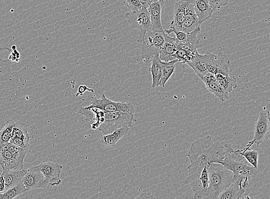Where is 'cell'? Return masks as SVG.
I'll use <instances>...</instances> for the list:
<instances>
[{"label":"cell","instance_id":"cell-1","mask_svg":"<svg viewBox=\"0 0 270 199\" xmlns=\"http://www.w3.org/2000/svg\"><path fill=\"white\" fill-rule=\"evenodd\" d=\"M226 156L224 145L214 142L212 137L206 135L192 143L188 155L190 165L188 167V181L200 177L203 168L212 163H219Z\"/></svg>","mask_w":270,"mask_h":199},{"label":"cell","instance_id":"cell-26","mask_svg":"<svg viewBox=\"0 0 270 199\" xmlns=\"http://www.w3.org/2000/svg\"><path fill=\"white\" fill-rule=\"evenodd\" d=\"M238 154L244 157V158L246 160L248 163L253 166L256 169H258L259 153L255 150H251L250 149H238L235 151Z\"/></svg>","mask_w":270,"mask_h":199},{"label":"cell","instance_id":"cell-13","mask_svg":"<svg viewBox=\"0 0 270 199\" xmlns=\"http://www.w3.org/2000/svg\"><path fill=\"white\" fill-rule=\"evenodd\" d=\"M202 81L204 83L206 89L210 93L215 95L217 99L224 102L230 99V94H228L217 81L215 75L208 72L203 76Z\"/></svg>","mask_w":270,"mask_h":199},{"label":"cell","instance_id":"cell-9","mask_svg":"<svg viewBox=\"0 0 270 199\" xmlns=\"http://www.w3.org/2000/svg\"><path fill=\"white\" fill-rule=\"evenodd\" d=\"M269 132V121L268 113H262L259 114L256 122L254 129V135L252 140L249 142L245 149H250L254 144L259 148L266 138H268Z\"/></svg>","mask_w":270,"mask_h":199},{"label":"cell","instance_id":"cell-7","mask_svg":"<svg viewBox=\"0 0 270 199\" xmlns=\"http://www.w3.org/2000/svg\"><path fill=\"white\" fill-rule=\"evenodd\" d=\"M86 109L96 107L98 109L108 112H125L134 114L135 109L134 105L131 103H124L114 102L107 99L103 94L100 99H94L91 102L90 105L85 107Z\"/></svg>","mask_w":270,"mask_h":199},{"label":"cell","instance_id":"cell-6","mask_svg":"<svg viewBox=\"0 0 270 199\" xmlns=\"http://www.w3.org/2000/svg\"><path fill=\"white\" fill-rule=\"evenodd\" d=\"M125 18L132 29L140 30L139 43L145 39L146 34L148 31L153 30L148 9L142 8L136 12L126 13Z\"/></svg>","mask_w":270,"mask_h":199},{"label":"cell","instance_id":"cell-38","mask_svg":"<svg viewBox=\"0 0 270 199\" xmlns=\"http://www.w3.org/2000/svg\"><path fill=\"white\" fill-rule=\"evenodd\" d=\"M5 190V181L2 174L0 175V193H3Z\"/></svg>","mask_w":270,"mask_h":199},{"label":"cell","instance_id":"cell-16","mask_svg":"<svg viewBox=\"0 0 270 199\" xmlns=\"http://www.w3.org/2000/svg\"><path fill=\"white\" fill-rule=\"evenodd\" d=\"M199 27H201V25L198 17L195 12L193 5L187 1L185 19L182 31L185 33H191Z\"/></svg>","mask_w":270,"mask_h":199},{"label":"cell","instance_id":"cell-15","mask_svg":"<svg viewBox=\"0 0 270 199\" xmlns=\"http://www.w3.org/2000/svg\"><path fill=\"white\" fill-rule=\"evenodd\" d=\"M187 0H180L174 6L173 20L170 23V29L182 30L186 16Z\"/></svg>","mask_w":270,"mask_h":199},{"label":"cell","instance_id":"cell-21","mask_svg":"<svg viewBox=\"0 0 270 199\" xmlns=\"http://www.w3.org/2000/svg\"><path fill=\"white\" fill-rule=\"evenodd\" d=\"M152 65L149 68V71L152 73L153 88L159 86V83L162 75L164 62L161 61L159 56H155L152 61Z\"/></svg>","mask_w":270,"mask_h":199},{"label":"cell","instance_id":"cell-14","mask_svg":"<svg viewBox=\"0 0 270 199\" xmlns=\"http://www.w3.org/2000/svg\"><path fill=\"white\" fill-rule=\"evenodd\" d=\"M192 3L196 15H197L200 25L212 17L215 12L208 0H187Z\"/></svg>","mask_w":270,"mask_h":199},{"label":"cell","instance_id":"cell-30","mask_svg":"<svg viewBox=\"0 0 270 199\" xmlns=\"http://www.w3.org/2000/svg\"><path fill=\"white\" fill-rule=\"evenodd\" d=\"M17 137L19 138H30L28 132V125L20 122H15L14 125L11 138Z\"/></svg>","mask_w":270,"mask_h":199},{"label":"cell","instance_id":"cell-20","mask_svg":"<svg viewBox=\"0 0 270 199\" xmlns=\"http://www.w3.org/2000/svg\"><path fill=\"white\" fill-rule=\"evenodd\" d=\"M27 172L26 169L3 170L2 174L5 181V192L22 182Z\"/></svg>","mask_w":270,"mask_h":199},{"label":"cell","instance_id":"cell-11","mask_svg":"<svg viewBox=\"0 0 270 199\" xmlns=\"http://www.w3.org/2000/svg\"><path fill=\"white\" fill-rule=\"evenodd\" d=\"M0 165L3 170H22L24 161L17 158L4 145L0 144Z\"/></svg>","mask_w":270,"mask_h":199},{"label":"cell","instance_id":"cell-17","mask_svg":"<svg viewBox=\"0 0 270 199\" xmlns=\"http://www.w3.org/2000/svg\"><path fill=\"white\" fill-rule=\"evenodd\" d=\"M208 54L206 52L204 55L198 53L196 55L193 60L188 63L187 65L193 69L195 74L201 80L203 76L208 74Z\"/></svg>","mask_w":270,"mask_h":199},{"label":"cell","instance_id":"cell-29","mask_svg":"<svg viewBox=\"0 0 270 199\" xmlns=\"http://www.w3.org/2000/svg\"><path fill=\"white\" fill-rule=\"evenodd\" d=\"M198 53L197 50L191 51L183 50H178L174 55L175 59H177L178 62L183 64H187L188 63L193 60L196 55Z\"/></svg>","mask_w":270,"mask_h":199},{"label":"cell","instance_id":"cell-22","mask_svg":"<svg viewBox=\"0 0 270 199\" xmlns=\"http://www.w3.org/2000/svg\"><path fill=\"white\" fill-rule=\"evenodd\" d=\"M245 191L239 184L233 183L220 194L219 199H238L241 198Z\"/></svg>","mask_w":270,"mask_h":199},{"label":"cell","instance_id":"cell-27","mask_svg":"<svg viewBox=\"0 0 270 199\" xmlns=\"http://www.w3.org/2000/svg\"><path fill=\"white\" fill-rule=\"evenodd\" d=\"M27 191L23 183L20 182L17 186L6 191L3 193H0V199H10L18 197L19 195Z\"/></svg>","mask_w":270,"mask_h":199},{"label":"cell","instance_id":"cell-39","mask_svg":"<svg viewBox=\"0 0 270 199\" xmlns=\"http://www.w3.org/2000/svg\"><path fill=\"white\" fill-rule=\"evenodd\" d=\"M155 198L153 196L152 194L146 193L144 192V193L140 194L139 196L135 198V199H155Z\"/></svg>","mask_w":270,"mask_h":199},{"label":"cell","instance_id":"cell-25","mask_svg":"<svg viewBox=\"0 0 270 199\" xmlns=\"http://www.w3.org/2000/svg\"><path fill=\"white\" fill-rule=\"evenodd\" d=\"M178 62L177 59H174L173 61L166 62L163 67L162 75L160 79L159 86L164 87L166 82L169 80L171 75L174 74L175 69V64Z\"/></svg>","mask_w":270,"mask_h":199},{"label":"cell","instance_id":"cell-40","mask_svg":"<svg viewBox=\"0 0 270 199\" xmlns=\"http://www.w3.org/2000/svg\"><path fill=\"white\" fill-rule=\"evenodd\" d=\"M139 1L141 3L143 8H145L147 9H149L151 3H152L150 0H139Z\"/></svg>","mask_w":270,"mask_h":199},{"label":"cell","instance_id":"cell-23","mask_svg":"<svg viewBox=\"0 0 270 199\" xmlns=\"http://www.w3.org/2000/svg\"><path fill=\"white\" fill-rule=\"evenodd\" d=\"M215 76L221 86L228 94H231L237 88V79L235 76L229 74H217Z\"/></svg>","mask_w":270,"mask_h":199},{"label":"cell","instance_id":"cell-36","mask_svg":"<svg viewBox=\"0 0 270 199\" xmlns=\"http://www.w3.org/2000/svg\"><path fill=\"white\" fill-rule=\"evenodd\" d=\"M12 52L9 55V59L12 62H19L20 58V52L17 50L15 45H13L12 47Z\"/></svg>","mask_w":270,"mask_h":199},{"label":"cell","instance_id":"cell-32","mask_svg":"<svg viewBox=\"0 0 270 199\" xmlns=\"http://www.w3.org/2000/svg\"><path fill=\"white\" fill-rule=\"evenodd\" d=\"M201 32V27L197 28L191 33H188L187 43L193 45L197 48L202 46V42L197 38L198 34Z\"/></svg>","mask_w":270,"mask_h":199},{"label":"cell","instance_id":"cell-42","mask_svg":"<svg viewBox=\"0 0 270 199\" xmlns=\"http://www.w3.org/2000/svg\"><path fill=\"white\" fill-rule=\"evenodd\" d=\"M151 2L153 3L156 1H164V0H150Z\"/></svg>","mask_w":270,"mask_h":199},{"label":"cell","instance_id":"cell-28","mask_svg":"<svg viewBox=\"0 0 270 199\" xmlns=\"http://www.w3.org/2000/svg\"><path fill=\"white\" fill-rule=\"evenodd\" d=\"M15 121L8 120L6 122L5 126L0 131V144H6L11 140L12 134Z\"/></svg>","mask_w":270,"mask_h":199},{"label":"cell","instance_id":"cell-10","mask_svg":"<svg viewBox=\"0 0 270 199\" xmlns=\"http://www.w3.org/2000/svg\"><path fill=\"white\" fill-rule=\"evenodd\" d=\"M25 176L22 180L27 191L43 188L48 184L46 178L40 170L39 166H34L27 169Z\"/></svg>","mask_w":270,"mask_h":199},{"label":"cell","instance_id":"cell-8","mask_svg":"<svg viewBox=\"0 0 270 199\" xmlns=\"http://www.w3.org/2000/svg\"><path fill=\"white\" fill-rule=\"evenodd\" d=\"M207 52L208 54V72L214 75L229 74L230 61L227 56L222 52H219L217 55Z\"/></svg>","mask_w":270,"mask_h":199},{"label":"cell","instance_id":"cell-2","mask_svg":"<svg viewBox=\"0 0 270 199\" xmlns=\"http://www.w3.org/2000/svg\"><path fill=\"white\" fill-rule=\"evenodd\" d=\"M208 173V188L199 199H218L220 194L233 183L234 174L220 163L210 164Z\"/></svg>","mask_w":270,"mask_h":199},{"label":"cell","instance_id":"cell-19","mask_svg":"<svg viewBox=\"0 0 270 199\" xmlns=\"http://www.w3.org/2000/svg\"><path fill=\"white\" fill-rule=\"evenodd\" d=\"M128 131V127H123L117 129L112 133L102 135L99 139V144L105 147H115Z\"/></svg>","mask_w":270,"mask_h":199},{"label":"cell","instance_id":"cell-34","mask_svg":"<svg viewBox=\"0 0 270 199\" xmlns=\"http://www.w3.org/2000/svg\"><path fill=\"white\" fill-rule=\"evenodd\" d=\"M30 139L15 137L11 138L10 142H12L20 147L28 148L30 147Z\"/></svg>","mask_w":270,"mask_h":199},{"label":"cell","instance_id":"cell-41","mask_svg":"<svg viewBox=\"0 0 270 199\" xmlns=\"http://www.w3.org/2000/svg\"><path fill=\"white\" fill-rule=\"evenodd\" d=\"M268 118H269V135H268V138L270 139V111H268Z\"/></svg>","mask_w":270,"mask_h":199},{"label":"cell","instance_id":"cell-37","mask_svg":"<svg viewBox=\"0 0 270 199\" xmlns=\"http://www.w3.org/2000/svg\"><path fill=\"white\" fill-rule=\"evenodd\" d=\"M86 91H89V92L94 93V90L92 89H89L85 85H80L78 87V92L76 94V97H78L79 96H82L83 93L86 92Z\"/></svg>","mask_w":270,"mask_h":199},{"label":"cell","instance_id":"cell-3","mask_svg":"<svg viewBox=\"0 0 270 199\" xmlns=\"http://www.w3.org/2000/svg\"><path fill=\"white\" fill-rule=\"evenodd\" d=\"M226 156L222 162L219 163L233 173L234 179L237 178H251L257 176V169L248 163L243 156L234 151L230 144L224 145Z\"/></svg>","mask_w":270,"mask_h":199},{"label":"cell","instance_id":"cell-12","mask_svg":"<svg viewBox=\"0 0 270 199\" xmlns=\"http://www.w3.org/2000/svg\"><path fill=\"white\" fill-rule=\"evenodd\" d=\"M38 166L51 186H58L61 183V173L63 169L61 164L49 162Z\"/></svg>","mask_w":270,"mask_h":199},{"label":"cell","instance_id":"cell-5","mask_svg":"<svg viewBox=\"0 0 270 199\" xmlns=\"http://www.w3.org/2000/svg\"><path fill=\"white\" fill-rule=\"evenodd\" d=\"M169 34L165 31H148L145 39L140 43L142 45V57L146 63L152 62L154 57L159 56L160 52L169 39Z\"/></svg>","mask_w":270,"mask_h":199},{"label":"cell","instance_id":"cell-24","mask_svg":"<svg viewBox=\"0 0 270 199\" xmlns=\"http://www.w3.org/2000/svg\"><path fill=\"white\" fill-rule=\"evenodd\" d=\"M177 41L175 42H166L161 50L159 54V58L163 62H170L174 60V55L178 50Z\"/></svg>","mask_w":270,"mask_h":199},{"label":"cell","instance_id":"cell-33","mask_svg":"<svg viewBox=\"0 0 270 199\" xmlns=\"http://www.w3.org/2000/svg\"><path fill=\"white\" fill-rule=\"evenodd\" d=\"M125 2L130 12H138L143 8L139 0H125Z\"/></svg>","mask_w":270,"mask_h":199},{"label":"cell","instance_id":"cell-18","mask_svg":"<svg viewBox=\"0 0 270 199\" xmlns=\"http://www.w3.org/2000/svg\"><path fill=\"white\" fill-rule=\"evenodd\" d=\"M164 1H156L151 3L148 9L153 30L156 31H164L161 22V16Z\"/></svg>","mask_w":270,"mask_h":199},{"label":"cell","instance_id":"cell-31","mask_svg":"<svg viewBox=\"0 0 270 199\" xmlns=\"http://www.w3.org/2000/svg\"><path fill=\"white\" fill-rule=\"evenodd\" d=\"M2 144L4 145L5 147L8 149L14 156L21 160L24 161L28 152H29V147H20V146L14 144L12 142L6 143V144Z\"/></svg>","mask_w":270,"mask_h":199},{"label":"cell","instance_id":"cell-4","mask_svg":"<svg viewBox=\"0 0 270 199\" xmlns=\"http://www.w3.org/2000/svg\"><path fill=\"white\" fill-rule=\"evenodd\" d=\"M135 121L134 115L125 112H108L102 111L98 130L104 135L112 133L117 129L123 127L130 128Z\"/></svg>","mask_w":270,"mask_h":199},{"label":"cell","instance_id":"cell-35","mask_svg":"<svg viewBox=\"0 0 270 199\" xmlns=\"http://www.w3.org/2000/svg\"><path fill=\"white\" fill-rule=\"evenodd\" d=\"M208 1L213 9L216 11L217 9L229 4L230 0H208Z\"/></svg>","mask_w":270,"mask_h":199}]
</instances>
